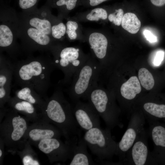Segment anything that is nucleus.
<instances>
[{"label": "nucleus", "instance_id": "1", "mask_svg": "<svg viewBox=\"0 0 165 165\" xmlns=\"http://www.w3.org/2000/svg\"><path fill=\"white\" fill-rule=\"evenodd\" d=\"M13 64V76L18 85L31 88L44 100L47 98L51 75L56 68L53 61L33 59Z\"/></svg>", "mask_w": 165, "mask_h": 165}, {"label": "nucleus", "instance_id": "2", "mask_svg": "<svg viewBox=\"0 0 165 165\" xmlns=\"http://www.w3.org/2000/svg\"><path fill=\"white\" fill-rule=\"evenodd\" d=\"M45 100L41 110L43 120L58 128L67 140L80 134L73 109L60 87L56 89L51 96Z\"/></svg>", "mask_w": 165, "mask_h": 165}, {"label": "nucleus", "instance_id": "3", "mask_svg": "<svg viewBox=\"0 0 165 165\" xmlns=\"http://www.w3.org/2000/svg\"><path fill=\"white\" fill-rule=\"evenodd\" d=\"M1 113L5 117L0 125L1 140L11 150H21L26 142L28 120L10 108H5Z\"/></svg>", "mask_w": 165, "mask_h": 165}, {"label": "nucleus", "instance_id": "4", "mask_svg": "<svg viewBox=\"0 0 165 165\" xmlns=\"http://www.w3.org/2000/svg\"><path fill=\"white\" fill-rule=\"evenodd\" d=\"M100 73L99 64L94 57L88 59L74 76L67 90L72 100L75 103L86 100L90 90L98 84Z\"/></svg>", "mask_w": 165, "mask_h": 165}, {"label": "nucleus", "instance_id": "5", "mask_svg": "<svg viewBox=\"0 0 165 165\" xmlns=\"http://www.w3.org/2000/svg\"><path fill=\"white\" fill-rule=\"evenodd\" d=\"M87 100L105 121L107 127L112 130L116 126L122 127L120 111L115 105L113 97L98 84L88 93Z\"/></svg>", "mask_w": 165, "mask_h": 165}, {"label": "nucleus", "instance_id": "6", "mask_svg": "<svg viewBox=\"0 0 165 165\" xmlns=\"http://www.w3.org/2000/svg\"><path fill=\"white\" fill-rule=\"evenodd\" d=\"M55 55L53 61L55 66L61 70L64 75L63 79L58 83L62 85L70 84L74 76L89 57L79 48L73 47L62 48Z\"/></svg>", "mask_w": 165, "mask_h": 165}, {"label": "nucleus", "instance_id": "7", "mask_svg": "<svg viewBox=\"0 0 165 165\" xmlns=\"http://www.w3.org/2000/svg\"><path fill=\"white\" fill-rule=\"evenodd\" d=\"M111 130L107 127L92 128L85 133L83 137L91 152L100 160H109L115 155L117 142L112 138Z\"/></svg>", "mask_w": 165, "mask_h": 165}, {"label": "nucleus", "instance_id": "8", "mask_svg": "<svg viewBox=\"0 0 165 165\" xmlns=\"http://www.w3.org/2000/svg\"><path fill=\"white\" fill-rule=\"evenodd\" d=\"M145 119L141 111L134 112L132 113L127 128L117 144L115 155L118 157L120 164H122L126 153L145 130Z\"/></svg>", "mask_w": 165, "mask_h": 165}, {"label": "nucleus", "instance_id": "9", "mask_svg": "<svg viewBox=\"0 0 165 165\" xmlns=\"http://www.w3.org/2000/svg\"><path fill=\"white\" fill-rule=\"evenodd\" d=\"M147 133L145 129L126 153L122 164L128 165H157L149 150Z\"/></svg>", "mask_w": 165, "mask_h": 165}, {"label": "nucleus", "instance_id": "10", "mask_svg": "<svg viewBox=\"0 0 165 165\" xmlns=\"http://www.w3.org/2000/svg\"><path fill=\"white\" fill-rule=\"evenodd\" d=\"M37 144L39 149L51 162H64L71 159L72 148L69 140L64 143L59 138H53L42 140Z\"/></svg>", "mask_w": 165, "mask_h": 165}, {"label": "nucleus", "instance_id": "11", "mask_svg": "<svg viewBox=\"0 0 165 165\" xmlns=\"http://www.w3.org/2000/svg\"><path fill=\"white\" fill-rule=\"evenodd\" d=\"M148 122L149 134L154 145L152 155L157 165H165V122L159 121Z\"/></svg>", "mask_w": 165, "mask_h": 165}, {"label": "nucleus", "instance_id": "12", "mask_svg": "<svg viewBox=\"0 0 165 165\" xmlns=\"http://www.w3.org/2000/svg\"><path fill=\"white\" fill-rule=\"evenodd\" d=\"M75 103L73 113L82 129L86 131L94 127H100V116L89 103L79 100Z\"/></svg>", "mask_w": 165, "mask_h": 165}, {"label": "nucleus", "instance_id": "13", "mask_svg": "<svg viewBox=\"0 0 165 165\" xmlns=\"http://www.w3.org/2000/svg\"><path fill=\"white\" fill-rule=\"evenodd\" d=\"M62 135L58 128L42 119L29 126L24 138L25 141L28 140L29 143L37 144L42 140L59 138Z\"/></svg>", "mask_w": 165, "mask_h": 165}, {"label": "nucleus", "instance_id": "14", "mask_svg": "<svg viewBox=\"0 0 165 165\" xmlns=\"http://www.w3.org/2000/svg\"><path fill=\"white\" fill-rule=\"evenodd\" d=\"M13 76V64L1 59L0 63V108H4L11 97L12 81Z\"/></svg>", "mask_w": 165, "mask_h": 165}, {"label": "nucleus", "instance_id": "15", "mask_svg": "<svg viewBox=\"0 0 165 165\" xmlns=\"http://www.w3.org/2000/svg\"><path fill=\"white\" fill-rule=\"evenodd\" d=\"M72 148V155L70 165L97 164L88 153L87 145L80 134L75 136L69 140Z\"/></svg>", "mask_w": 165, "mask_h": 165}, {"label": "nucleus", "instance_id": "16", "mask_svg": "<svg viewBox=\"0 0 165 165\" xmlns=\"http://www.w3.org/2000/svg\"><path fill=\"white\" fill-rule=\"evenodd\" d=\"M88 41L94 58L99 64L101 72L104 65L107 55L108 43L107 39L103 34L94 32L90 35Z\"/></svg>", "mask_w": 165, "mask_h": 165}, {"label": "nucleus", "instance_id": "17", "mask_svg": "<svg viewBox=\"0 0 165 165\" xmlns=\"http://www.w3.org/2000/svg\"><path fill=\"white\" fill-rule=\"evenodd\" d=\"M7 103L10 108L18 113L25 116L28 120L36 122L42 120V114H38V110L29 102L20 99L15 96L10 97Z\"/></svg>", "mask_w": 165, "mask_h": 165}, {"label": "nucleus", "instance_id": "18", "mask_svg": "<svg viewBox=\"0 0 165 165\" xmlns=\"http://www.w3.org/2000/svg\"><path fill=\"white\" fill-rule=\"evenodd\" d=\"M142 112L148 121H162L165 122V104L146 101L142 105Z\"/></svg>", "mask_w": 165, "mask_h": 165}, {"label": "nucleus", "instance_id": "19", "mask_svg": "<svg viewBox=\"0 0 165 165\" xmlns=\"http://www.w3.org/2000/svg\"><path fill=\"white\" fill-rule=\"evenodd\" d=\"M15 96L31 103L41 113L45 100L33 89L29 87H21L15 91Z\"/></svg>", "mask_w": 165, "mask_h": 165}, {"label": "nucleus", "instance_id": "20", "mask_svg": "<svg viewBox=\"0 0 165 165\" xmlns=\"http://www.w3.org/2000/svg\"><path fill=\"white\" fill-rule=\"evenodd\" d=\"M141 90L139 80L137 77H130L121 85L120 93L122 97L124 100L130 101L134 99Z\"/></svg>", "mask_w": 165, "mask_h": 165}, {"label": "nucleus", "instance_id": "21", "mask_svg": "<svg viewBox=\"0 0 165 165\" xmlns=\"http://www.w3.org/2000/svg\"><path fill=\"white\" fill-rule=\"evenodd\" d=\"M121 25L123 28L129 33H137L141 26V22L134 13H127L123 15Z\"/></svg>", "mask_w": 165, "mask_h": 165}, {"label": "nucleus", "instance_id": "22", "mask_svg": "<svg viewBox=\"0 0 165 165\" xmlns=\"http://www.w3.org/2000/svg\"><path fill=\"white\" fill-rule=\"evenodd\" d=\"M29 143L26 141L22 151H20L24 165H39L40 163L36 159L33 152L29 145Z\"/></svg>", "mask_w": 165, "mask_h": 165}, {"label": "nucleus", "instance_id": "23", "mask_svg": "<svg viewBox=\"0 0 165 165\" xmlns=\"http://www.w3.org/2000/svg\"><path fill=\"white\" fill-rule=\"evenodd\" d=\"M139 79L142 86L147 90L152 89L154 85V80L151 73L145 68H140L138 73Z\"/></svg>", "mask_w": 165, "mask_h": 165}, {"label": "nucleus", "instance_id": "24", "mask_svg": "<svg viewBox=\"0 0 165 165\" xmlns=\"http://www.w3.org/2000/svg\"><path fill=\"white\" fill-rule=\"evenodd\" d=\"M27 32L29 37L40 45L46 46L50 42V39L48 35L36 28H30L28 29Z\"/></svg>", "mask_w": 165, "mask_h": 165}, {"label": "nucleus", "instance_id": "25", "mask_svg": "<svg viewBox=\"0 0 165 165\" xmlns=\"http://www.w3.org/2000/svg\"><path fill=\"white\" fill-rule=\"evenodd\" d=\"M13 36L10 28L6 25L0 26V46L7 48L10 46L13 41Z\"/></svg>", "mask_w": 165, "mask_h": 165}, {"label": "nucleus", "instance_id": "26", "mask_svg": "<svg viewBox=\"0 0 165 165\" xmlns=\"http://www.w3.org/2000/svg\"><path fill=\"white\" fill-rule=\"evenodd\" d=\"M30 25L42 32L49 35L51 32V26L50 21L46 20L34 18L29 21Z\"/></svg>", "mask_w": 165, "mask_h": 165}, {"label": "nucleus", "instance_id": "27", "mask_svg": "<svg viewBox=\"0 0 165 165\" xmlns=\"http://www.w3.org/2000/svg\"><path fill=\"white\" fill-rule=\"evenodd\" d=\"M108 14L106 11L101 8H97L92 9L86 16V19L90 21H98L100 19H106Z\"/></svg>", "mask_w": 165, "mask_h": 165}, {"label": "nucleus", "instance_id": "28", "mask_svg": "<svg viewBox=\"0 0 165 165\" xmlns=\"http://www.w3.org/2000/svg\"><path fill=\"white\" fill-rule=\"evenodd\" d=\"M66 30V27L64 24L62 23H61L52 27V34L54 38L60 39L64 35Z\"/></svg>", "mask_w": 165, "mask_h": 165}, {"label": "nucleus", "instance_id": "29", "mask_svg": "<svg viewBox=\"0 0 165 165\" xmlns=\"http://www.w3.org/2000/svg\"><path fill=\"white\" fill-rule=\"evenodd\" d=\"M66 32L71 40L75 39L77 37L76 31L78 28V24L74 21H68L66 24Z\"/></svg>", "mask_w": 165, "mask_h": 165}, {"label": "nucleus", "instance_id": "30", "mask_svg": "<svg viewBox=\"0 0 165 165\" xmlns=\"http://www.w3.org/2000/svg\"><path fill=\"white\" fill-rule=\"evenodd\" d=\"M115 12L110 14L108 16V19L111 22H113L116 25L119 26L121 24L122 19L123 16V11L121 9H116Z\"/></svg>", "mask_w": 165, "mask_h": 165}, {"label": "nucleus", "instance_id": "31", "mask_svg": "<svg viewBox=\"0 0 165 165\" xmlns=\"http://www.w3.org/2000/svg\"><path fill=\"white\" fill-rule=\"evenodd\" d=\"M78 0H57L56 4L57 6H65L68 10H72L76 6Z\"/></svg>", "mask_w": 165, "mask_h": 165}, {"label": "nucleus", "instance_id": "32", "mask_svg": "<svg viewBox=\"0 0 165 165\" xmlns=\"http://www.w3.org/2000/svg\"><path fill=\"white\" fill-rule=\"evenodd\" d=\"M37 1L38 0H19V4L21 9H26L34 6Z\"/></svg>", "mask_w": 165, "mask_h": 165}, {"label": "nucleus", "instance_id": "33", "mask_svg": "<svg viewBox=\"0 0 165 165\" xmlns=\"http://www.w3.org/2000/svg\"><path fill=\"white\" fill-rule=\"evenodd\" d=\"M164 53L161 51L157 52L155 57L153 64L155 66H158L163 61L164 57Z\"/></svg>", "mask_w": 165, "mask_h": 165}, {"label": "nucleus", "instance_id": "34", "mask_svg": "<svg viewBox=\"0 0 165 165\" xmlns=\"http://www.w3.org/2000/svg\"><path fill=\"white\" fill-rule=\"evenodd\" d=\"M144 34L146 39L151 42H155L157 41V38L151 32L148 30H145Z\"/></svg>", "mask_w": 165, "mask_h": 165}, {"label": "nucleus", "instance_id": "35", "mask_svg": "<svg viewBox=\"0 0 165 165\" xmlns=\"http://www.w3.org/2000/svg\"><path fill=\"white\" fill-rule=\"evenodd\" d=\"M108 0H89V4L92 6H95Z\"/></svg>", "mask_w": 165, "mask_h": 165}, {"label": "nucleus", "instance_id": "36", "mask_svg": "<svg viewBox=\"0 0 165 165\" xmlns=\"http://www.w3.org/2000/svg\"><path fill=\"white\" fill-rule=\"evenodd\" d=\"M152 3L158 6H163L165 4V0H151Z\"/></svg>", "mask_w": 165, "mask_h": 165}, {"label": "nucleus", "instance_id": "37", "mask_svg": "<svg viewBox=\"0 0 165 165\" xmlns=\"http://www.w3.org/2000/svg\"><path fill=\"white\" fill-rule=\"evenodd\" d=\"M2 154H3V152L2 150V148L1 149V148H0V158L2 156Z\"/></svg>", "mask_w": 165, "mask_h": 165}]
</instances>
